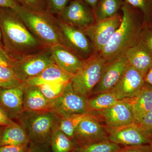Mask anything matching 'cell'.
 Returning <instances> with one entry per match:
<instances>
[{"mask_svg": "<svg viewBox=\"0 0 152 152\" xmlns=\"http://www.w3.org/2000/svg\"><path fill=\"white\" fill-rule=\"evenodd\" d=\"M83 1L94 10L98 4L99 0H83Z\"/></svg>", "mask_w": 152, "mask_h": 152, "instance_id": "cell-42", "label": "cell"}, {"mask_svg": "<svg viewBox=\"0 0 152 152\" xmlns=\"http://www.w3.org/2000/svg\"><path fill=\"white\" fill-rule=\"evenodd\" d=\"M138 42L152 53V26L143 25Z\"/></svg>", "mask_w": 152, "mask_h": 152, "instance_id": "cell-30", "label": "cell"}, {"mask_svg": "<svg viewBox=\"0 0 152 152\" xmlns=\"http://www.w3.org/2000/svg\"><path fill=\"white\" fill-rule=\"evenodd\" d=\"M61 45L69 49L83 60L96 52L84 31L66 23L57 17Z\"/></svg>", "mask_w": 152, "mask_h": 152, "instance_id": "cell-7", "label": "cell"}, {"mask_svg": "<svg viewBox=\"0 0 152 152\" xmlns=\"http://www.w3.org/2000/svg\"><path fill=\"white\" fill-rule=\"evenodd\" d=\"M74 76L54 64L49 66L38 75L28 79L24 84L39 86L46 84L68 83L71 81Z\"/></svg>", "mask_w": 152, "mask_h": 152, "instance_id": "cell-18", "label": "cell"}, {"mask_svg": "<svg viewBox=\"0 0 152 152\" xmlns=\"http://www.w3.org/2000/svg\"><path fill=\"white\" fill-rule=\"evenodd\" d=\"M151 145H152V135L151 137Z\"/></svg>", "mask_w": 152, "mask_h": 152, "instance_id": "cell-45", "label": "cell"}, {"mask_svg": "<svg viewBox=\"0 0 152 152\" xmlns=\"http://www.w3.org/2000/svg\"><path fill=\"white\" fill-rule=\"evenodd\" d=\"M142 129L150 136L152 135V109L139 123Z\"/></svg>", "mask_w": 152, "mask_h": 152, "instance_id": "cell-34", "label": "cell"}, {"mask_svg": "<svg viewBox=\"0 0 152 152\" xmlns=\"http://www.w3.org/2000/svg\"><path fill=\"white\" fill-rule=\"evenodd\" d=\"M151 14L152 18V5L151 7Z\"/></svg>", "mask_w": 152, "mask_h": 152, "instance_id": "cell-44", "label": "cell"}, {"mask_svg": "<svg viewBox=\"0 0 152 152\" xmlns=\"http://www.w3.org/2000/svg\"><path fill=\"white\" fill-rule=\"evenodd\" d=\"M107 139L105 126L94 116L88 114L76 129L73 140L78 148Z\"/></svg>", "mask_w": 152, "mask_h": 152, "instance_id": "cell-10", "label": "cell"}, {"mask_svg": "<svg viewBox=\"0 0 152 152\" xmlns=\"http://www.w3.org/2000/svg\"><path fill=\"white\" fill-rule=\"evenodd\" d=\"M129 5L140 10L145 15L151 13L152 0H125Z\"/></svg>", "mask_w": 152, "mask_h": 152, "instance_id": "cell-33", "label": "cell"}, {"mask_svg": "<svg viewBox=\"0 0 152 152\" xmlns=\"http://www.w3.org/2000/svg\"><path fill=\"white\" fill-rule=\"evenodd\" d=\"M21 5L34 11H48L46 0H16Z\"/></svg>", "mask_w": 152, "mask_h": 152, "instance_id": "cell-31", "label": "cell"}, {"mask_svg": "<svg viewBox=\"0 0 152 152\" xmlns=\"http://www.w3.org/2000/svg\"><path fill=\"white\" fill-rule=\"evenodd\" d=\"M120 152H152L151 144L125 146Z\"/></svg>", "mask_w": 152, "mask_h": 152, "instance_id": "cell-35", "label": "cell"}, {"mask_svg": "<svg viewBox=\"0 0 152 152\" xmlns=\"http://www.w3.org/2000/svg\"><path fill=\"white\" fill-rule=\"evenodd\" d=\"M53 100L47 99L37 86L24 84L23 112L40 113L51 111Z\"/></svg>", "mask_w": 152, "mask_h": 152, "instance_id": "cell-16", "label": "cell"}, {"mask_svg": "<svg viewBox=\"0 0 152 152\" xmlns=\"http://www.w3.org/2000/svg\"><path fill=\"white\" fill-rule=\"evenodd\" d=\"M50 146L51 152H71L75 151L77 148L74 141L57 126L52 133Z\"/></svg>", "mask_w": 152, "mask_h": 152, "instance_id": "cell-24", "label": "cell"}, {"mask_svg": "<svg viewBox=\"0 0 152 152\" xmlns=\"http://www.w3.org/2000/svg\"><path fill=\"white\" fill-rule=\"evenodd\" d=\"M15 11L32 34L44 46L50 48L61 45L57 17L49 11H33L21 5Z\"/></svg>", "mask_w": 152, "mask_h": 152, "instance_id": "cell-3", "label": "cell"}, {"mask_svg": "<svg viewBox=\"0 0 152 152\" xmlns=\"http://www.w3.org/2000/svg\"><path fill=\"white\" fill-rule=\"evenodd\" d=\"M15 61L4 47L0 46V66L12 67Z\"/></svg>", "mask_w": 152, "mask_h": 152, "instance_id": "cell-36", "label": "cell"}, {"mask_svg": "<svg viewBox=\"0 0 152 152\" xmlns=\"http://www.w3.org/2000/svg\"><path fill=\"white\" fill-rule=\"evenodd\" d=\"M68 83L46 84L38 87L47 99L54 100L62 94Z\"/></svg>", "mask_w": 152, "mask_h": 152, "instance_id": "cell-29", "label": "cell"}, {"mask_svg": "<svg viewBox=\"0 0 152 152\" xmlns=\"http://www.w3.org/2000/svg\"><path fill=\"white\" fill-rule=\"evenodd\" d=\"M28 113L29 115L25 118L24 123L30 142L50 145L52 133L59 118L51 111Z\"/></svg>", "mask_w": 152, "mask_h": 152, "instance_id": "cell-5", "label": "cell"}, {"mask_svg": "<svg viewBox=\"0 0 152 152\" xmlns=\"http://www.w3.org/2000/svg\"><path fill=\"white\" fill-rule=\"evenodd\" d=\"M20 6L16 0H0V8H7L16 11Z\"/></svg>", "mask_w": 152, "mask_h": 152, "instance_id": "cell-40", "label": "cell"}, {"mask_svg": "<svg viewBox=\"0 0 152 152\" xmlns=\"http://www.w3.org/2000/svg\"><path fill=\"white\" fill-rule=\"evenodd\" d=\"M54 64L50 49L47 47L33 54L15 60L12 67L18 78L24 84Z\"/></svg>", "mask_w": 152, "mask_h": 152, "instance_id": "cell-6", "label": "cell"}, {"mask_svg": "<svg viewBox=\"0 0 152 152\" xmlns=\"http://www.w3.org/2000/svg\"><path fill=\"white\" fill-rule=\"evenodd\" d=\"M121 148L119 145L107 139L84 146L78 147L75 151L77 152H120Z\"/></svg>", "mask_w": 152, "mask_h": 152, "instance_id": "cell-27", "label": "cell"}, {"mask_svg": "<svg viewBox=\"0 0 152 152\" xmlns=\"http://www.w3.org/2000/svg\"><path fill=\"white\" fill-rule=\"evenodd\" d=\"M106 62L99 52L84 60L81 67L71 80L75 91L87 98L99 81Z\"/></svg>", "mask_w": 152, "mask_h": 152, "instance_id": "cell-4", "label": "cell"}, {"mask_svg": "<svg viewBox=\"0 0 152 152\" xmlns=\"http://www.w3.org/2000/svg\"><path fill=\"white\" fill-rule=\"evenodd\" d=\"M122 19L120 26L99 53L106 63L125 54L138 42L143 25L141 23L130 6L124 4Z\"/></svg>", "mask_w": 152, "mask_h": 152, "instance_id": "cell-2", "label": "cell"}, {"mask_svg": "<svg viewBox=\"0 0 152 152\" xmlns=\"http://www.w3.org/2000/svg\"><path fill=\"white\" fill-rule=\"evenodd\" d=\"M30 140L28 133L20 126L7 127L0 137V147L28 145Z\"/></svg>", "mask_w": 152, "mask_h": 152, "instance_id": "cell-22", "label": "cell"}, {"mask_svg": "<svg viewBox=\"0 0 152 152\" xmlns=\"http://www.w3.org/2000/svg\"><path fill=\"white\" fill-rule=\"evenodd\" d=\"M50 49L55 63L69 73L75 75L83 64L84 60L62 45H56Z\"/></svg>", "mask_w": 152, "mask_h": 152, "instance_id": "cell-17", "label": "cell"}, {"mask_svg": "<svg viewBox=\"0 0 152 152\" xmlns=\"http://www.w3.org/2000/svg\"><path fill=\"white\" fill-rule=\"evenodd\" d=\"M111 142L125 146L151 144V137L137 123L116 129H107Z\"/></svg>", "mask_w": 152, "mask_h": 152, "instance_id": "cell-12", "label": "cell"}, {"mask_svg": "<svg viewBox=\"0 0 152 152\" xmlns=\"http://www.w3.org/2000/svg\"><path fill=\"white\" fill-rule=\"evenodd\" d=\"M66 23L85 31L96 21L94 12L80 0H74L57 16Z\"/></svg>", "mask_w": 152, "mask_h": 152, "instance_id": "cell-14", "label": "cell"}, {"mask_svg": "<svg viewBox=\"0 0 152 152\" xmlns=\"http://www.w3.org/2000/svg\"><path fill=\"white\" fill-rule=\"evenodd\" d=\"M87 114H77L61 118L58 123L57 128L73 140L76 129Z\"/></svg>", "mask_w": 152, "mask_h": 152, "instance_id": "cell-26", "label": "cell"}, {"mask_svg": "<svg viewBox=\"0 0 152 152\" xmlns=\"http://www.w3.org/2000/svg\"><path fill=\"white\" fill-rule=\"evenodd\" d=\"M128 64L145 76L152 66V53L138 42L126 52Z\"/></svg>", "mask_w": 152, "mask_h": 152, "instance_id": "cell-19", "label": "cell"}, {"mask_svg": "<svg viewBox=\"0 0 152 152\" xmlns=\"http://www.w3.org/2000/svg\"><path fill=\"white\" fill-rule=\"evenodd\" d=\"M145 81L146 84L152 87V66L145 76Z\"/></svg>", "mask_w": 152, "mask_h": 152, "instance_id": "cell-41", "label": "cell"}, {"mask_svg": "<svg viewBox=\"0 0 152 152\" xmlns=\"http://www.w3.org/2000/svg\"><path fill=\"white\" fill-rule=\"evenodd\" d=\"M23 86L13 88H0V103L15 116L23 112Z\"/></svg>", "mask_w": 152, "mask_h": 152, "instance_id": "cell-20", "label": "cell"}, {"mask_svg": "<svg viewBox=\"0 0 152 152\" xmlns=\"http://www.w3.org/2000/svg\"><path fill=\"white\" fill-rule=\"evenodd\" d=\"M123 4L122 0H101L94 11L96 20L113 16Z\"/></svg>", "mask_w": 152, "mask_h": 152, "instance_id": "cell-25", "label": "cell"}, {"mask_svg": "<svg viewBox=\"0 0 152 152\" xmlns=\"http://www.w3.org/2000/svg\"><path fill=\"white\" fill-rule=\"evenodd\" d=\"M77 152L76 151H72V152Z\"/></svg>", "mask_w": 152, "mask_h": 152, "instance_id": "cell-46", "label": "cell"}, {"mask_svg": "<svg viewBox=\"0 0 152 152\" xmlns=\"http://www.w3.org/2000/svg\"><path fill=\"white\" fill-rule=\"evenodd\" d=\"M23 84L18 78L12 67L0 66V88H13L22 86Z\"/></svg>", "mask_w": 152, "mask_h": 152, "instance_id": "cell-28", "label": "cell"}, {"mask_svg": "<svg viewBox=\"0 0 152 152\" xmlns=\"http://www.w3.org/2000/svg\"><path fill=\"white\" fill-rule=\"evenodd\" d=\"M90 114L100 121H104L107 129H116L137 123L133 112L132 99L121 100L108 108Z\"/></svg>", "mask_w": 152, "mask_h": 152, "instance_id": "cell-9", "label": "cell"}, {"mask_svg": "<svg viewBox=\"0 0 152 152\" xmlns=\"http://www.w3.org/2000/svg\"><path fill=\"white\" fill-rule=\"evenodd\" d=\"M145 77L141 73L129 65L119 82L110 91L118 100L134 99L143 88Z\"/></svg>", "mask_w": 152, "mask_h": 152, "instance_id": "cell-13", "label": "cell"}, {"mask_svg": "<svg viewBox=\"0 0 152 152\" xmlns=\"http://www.w3.org/2000/svg\"><path fill=\"white\" fill-rule=\"evenodd\" d=\"M29 144L20 146H2L0 147V152H26Z\"/></svg>", "mask_w": 152, "mask_h": 152, "instance_id": "cell-37", "label": "cell"}, {"mask_svg": "<svg viewBox=\"0 0 152 152\" xmlns=\"http://www.w3.org/2000/svg\"><path fill=\"white\" fill-rule=\"evenodd\" d=\"M0 46H3L2 44V35L1 33V29H0Z\"/></svg>", "mask_w": 152, "mask_h": 152, "instance_id": "cell-43", "label": "cell"}, {"mask_svg": "<svg viewBox=\"0 0 152 152\" xmlns=\"http://www.w3.org/2000/svg\"><path fill=\"white\" fill-rule=\"evenodd\" d=\"M88 99L76 93L70 81L62 94L53 100L51 111L59 118L77 114H88Z\"/></svg>", "mask_w": 152, "mask_h": 152, "instance_id": "cell-8", "label": "cell"}, {"mask_svg": "<svg viewBox=\"0 0 152 152\" xmlns=\"http://www.w3.org/2000/svg\"><path fill=\"white\" fill-rule=\"evenodd\" d=\"M69 0H46L48 10L53 15H60Z\"/></svg>", "mask_w": 152, "mask_h": 152, "instance_id": "cell-32", "label": "cell"}, {"mask_svg": "<svg viewBox=\"0 0 152 152\" xmlns=\"http://www.w3.org/2000/svg\"><path fill=\"white\" fill-rule=\"evenodd\" d=\"M120 100L111 91L98 94L94 97L88 99V114L104 110Z\"/></svg>", "mask_w": 152, "mask_h": 152, "instance_id": "cell-23", "label": "cell"}, {"mask_svg": "<svg viewBox=\"0 0 152 152\" xmlns=\"http://www.w3.org/2000/svg\"><path fill=\"white\" fill-rule=\"evenodd\" d=\"M0 126L15 127L19 125L12 121L4 110L0 107Z\"/></svg>", "mask_w": 152, "mask_h": 152, "instance_id": "cell-38", "label": "cell"}, {"mask_svg": "<svg viewBox=\"0 0 152 152\" xmlns=\"http://www.w3.org/2000/svg\"><path fill=\"white\" fill-rule=\"evenodd\" d=\"M0 29L3 47L15 60L47 48L34 37L12 9L0 8Z\"/></svg>", "mask_w": 152, "mask_h": 152, "instance_id": "cell-1", "label": "cell"}, {"mask_svg": "<svg viewBox=\"0 0 152 152\" xmlns=\"http://www.w3.org/2000/svg\"><path fill=\"white\" fill-rule=\"evenodd\" d=\"M132 105L136 121L139 124L152 109V87L145 83L139 94L132 99Z\"/></svg>", "mask_w": 152, "mask_h": 152, "instance_id": "cell-21", "label": "cell"}, {"mask_svg": "<svg viewBox=\"0 0 152 152\" xmlns=\"http://www.w3.org/2000/svg\"><path fill=\"white\" fill-rule=\"evenodd\" d=\"M128 66L125 54L114 61L106 63L100 80L94 88L92 94L111 91L119 82Z\"/></svg>", "mask_w": 152, "mask_h": 152, "instance_id": "cell-15", "label": "cell"}, {"mask_svg": "<svg viewBox=\"0 0 152 152\" xmlns=\"http://www.w3.org/2000/svg\"><path fill=\"white\" fill-rule=\"evenodd\" d=\"M49 146H50L49 145H41L30 142L28 148L26 152H50Z\"/></svg>", "mask_w": 152, "mask_h": 152, "instance_id": "cell-39", "label": "cell"}, {"mask_svg": "<svg viewBox=\"0 0 152 152\" xmlns=\"http://www.w3.org/2000/svg\"><path fill=\"white\" fill-rule=\"evenodd\" d=\"M122 17L118 14L103 20H96L85 30L96 51H101L120 26Z\"/></svg>", "mask_w": 152, "mask_h": 152, "instance_id": "cell-11", "label": "cell"}]
</instances>
